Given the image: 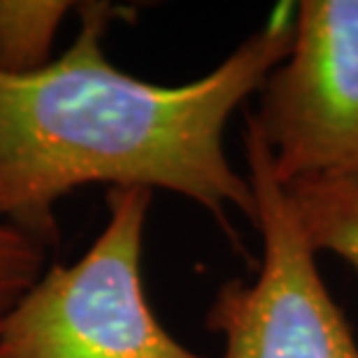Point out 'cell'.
Here are the masks:
<instances>
[{"instance_id": "cell-1", "label": "cell", "mask_w": 358, "mask_h": 358, "mask_svg": "<svg viewBox=\"0 0 358 358\" xmlns=\"http://www.w3.org/2000/svg\"><path fill=\"white\" fill-rule=\"evenodd\" d=\"M117 7L87 3L80 35L31 75H0V224L38 245L59 242L54 205L75 186L166 189L205 207L242 252L228 210L256 224L249 177L231 166L224 131L289 54L296 3L200 80L163 87L121 73L100 40Z\"/></svg>"}, {"instance_id": "cell-2", "label": "cell", "mask_w": 358, "mask_h": 358, "mask_svg": "<svg viewBox=\"0 0 358 358\" xmlns=\"http://www.w3.org/2000/svg\"><path fill=\"white\" fill-rule=\"evenodd\" d=\"M154 191L112 186L107 224L75 266H54L0 319V358H205L147 303L142 235Z\"/></svg>"}, {"instance_id": "cell-3", "label": "cell", "mask_w": 358, "mask_h": 358, "mask_svg": "<svg viewBox=\"0 0 358 358\" xmlns=\"http://www.w3.org/2000/svg\"><path fill=\"white\" fill-rule=\"evenodd\" d=\"M245 159L263 261L252 284L226 282L207 310V328L226 340L221 358H358L349 321L328 293L317 252L300 231L249 114Z\"/></svg>"}, {"instance_id": "cell-4", "label": "cell", "mask_w": 358, "mask_h": 358, "mask_svg": "<svg viewBox=\"0 0 358 358\" xmlns=\"http://www.w3.org/2000/svg\"><path fill=\"white\" fill-rule=\"evenodd\" d=\"M289 186L358 156V0L296 3L289 54L247 112Z\"/></svg>"}, {"instance_id": "cell-5", "label": "cell", "mask_w": 358, "mask_h": 358, "mask_svg": "<svg viewBox=\"0 0 358 358\" xmlns=\"http://www.w3.org/2000/svg\"><path fill=\"white\" fill-rule=\"evenodd\" d=\"M284 189L314 252L340 256L358 272V156Z\"/></svg>"}, {"instance_id": "cell-6", "label": "cell", "mask_w": 358, "mask_h": 358, "mask_svg": "<svg viewBox=\"0 0 358 358\" xmlns=\"http://www.w3.org/2000/svg\"><path fill=\"white\" fill-rule=\"evenodd\" d=\"M73 3L0 0V75H31L49 66L56 31Z\"/></svg>"}, {"instance_id": "cell-7", "label": "cell", "mask_w": 358, "mask_h": 358, "mask_svg": "<svg viewBox=\"0 0 358 358\" xmlns=\"http://www.w3.org/2000/svg\"><path fill=\"white\" fill-rule=\"evenodd\" d=\"M45 249L17 228L0 224V319L42 277Z\"/></svg>"}]
</instances>
